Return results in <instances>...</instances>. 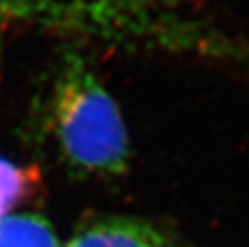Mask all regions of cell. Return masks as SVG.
I'll return each mask as SVG.
<instances>
[{
	"label": "cell",
	"mask_w": 249,
	"mask_h": 247,
	"mask_svg": "<svg viewBox=\"0 0 249 247\" xmlns=\"http://www.w3.org/2000/svg\"><path fill=\"white\" fill-rule=\"evenodd\" d=\"M66 247H177V244L146 222L109 217L82 227Z\"/></svg>",
	"instance_id": "cell-2"
},
{
	"label": "cell",
	"mask_w": 249,
	"mask_h": 247,
	"mask_svg": "<svg viewBox=\"0 0 249 247\" xmlns=\"http://www.w3.org/2000/svg\"><path fill=\"white\" fill-rule=\"evenodd\" d=\"M0 247H60L52 225L36 214L0 218Z\"/></svg>",
	"instance_id": "cell-3"
},
{
	"label": "cell",
	"mask_w": 249,
	"mask_h": 247,
	"mask_svg": "<svg viewBox=\"0 0 249 247\" xmlns=\"http://www.w3.org/2000/svg\"><path fill=\"white\" fill-rule=\"evenodd\" d=\"M40 185V173L36 165H18L0 157V218L33 196Z\"/></svg>",
	"instance_id": "cell-4"
},
{
	"label": "cell",
	"mask_w": 249,
	"mask_h": 247,
	"mask_svg": "<svg viewBox=\"0 0 249 247\" xmlns=\"http://www.w3.org/2000/svg\"><path fill=\"white\" fill-rule=\"evenodd\" d=\"M55 124L61 149L79 170L116 175L129 159L125 125L113 98L81 67L68 71L58 85Z\"/></svg>",
	"instance_id": "cell-1"
}]
</instances>
